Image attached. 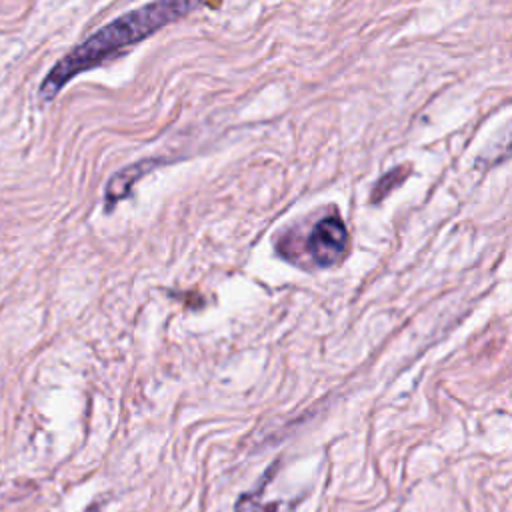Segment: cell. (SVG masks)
Returning a JSON list of instances; mask_svg holds the SVG:
<instances>
[{
  "label": "cell",
  "instance_id": "6da1fadb",
  "mask_svg": "<svg viewBox=\"0 0 512 512\" xmlns=\"http://www.w3.org/2000/svg\"><path fill=\"white\" fill-rule=\"evenodd\" d=\"M208 0H154L134 8L106 26L98 28L84 42L64 54L44 76L38 88L42 102L52 100L72 78L110 60L128 46L152 36L160 28L184 18Z\"/></svg>",
  "mask_w": 512,
  "mask_h": 512
},
{
  "label": "cell",
  "instance_id": "277c9868",
  "mask_svg": "<svg viewBox=\"0 0 512 512\" xmlns=\"http://www.w3.org/2000/svg\"><path fill=\"white\" fill-rule=\"evenodd\" d=\"M408 172H410V168L408 166H396L394 170H390V172H386L378 182H376V186H374V192H372V202H378L380 198H384V196H388L406 176H408Z\"/></svg>",
  "mask_w": 512,
  "mask_h": 512
},
{
  "label": "cell",
  "instance_id": "7a4b0ae2",
  "mask_svg": "<svg viewBox=\"0 0 512 512\" xmlns=\"http://www.w3.org/2000/svg\"><path fill=\"white\" fill-rule=\"evenodd\" d=\"M346 242H348V232L344 222L338 216H328L314 226L308 238V252L318 266L326 268L336 264L342 258L346 250Z\"/></svg>",
  "mask_w": 512,
  "mask_h": 512
},
{
  "label": "cell",
  "instance_id": "3957f363",
  "mask_svg": "<svg viewBox=\"0 0 512 512\" xmlns=\"http://www.w3.org/2000/svg\"><path fill=\"white\" fill-rule=\"evenodd\" d=\"M156 164V162H148V160H142V162H136L132 166H126L124 170L116 172L110 180H108V186H106V192H104V198H106V208L114 206L116 202H120L134 186V182L150 170V166Z\"/></svg>",
  "mask_w": 512,
  "mask_h": 512
}]
</instances>
